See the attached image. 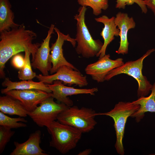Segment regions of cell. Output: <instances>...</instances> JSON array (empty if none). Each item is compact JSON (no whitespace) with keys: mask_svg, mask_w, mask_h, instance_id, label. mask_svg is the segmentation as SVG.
Segmentation results:
<instances>
[{"mask_svg":"<svg viewBox=\"0 0 155 155\" xmlns=\"http://www.w3.org/2000/svg\"><path fill=\"white\" fill-rule=\"evenodd\" d=\"M91 152V150L90 149H87L84 150L82 152H80L78 155H88L90 154Z\"/></svg>","mask_w":155,"mask_h":155,"instance_id":"obj_28","label":"cell"},{"mask_svg":"<svg viewBox=\"0 0 155 155\" xmlns=\"http://www.w3.org/2000/svg\"><path fill=\"white\" fill-rule=\"evenodd\" d=\"M140 106L132 102H119L109 112L98 113V115H106L112 117L114 122L116 140L115 147L117 153L121 155L124 154L123 139L125 125L128 118L139 109Z\"/></svg>","mask_w":155,"mask_h":155,"instance_id":"obj_6","label":"cell"},{"mask_svg":"<svg viewBox=\"0 0 155 155\" xmlns=\"http://www.w3.org/2000/svg\"><path fill=\"white\" fill-rule=\"evenodd\" d=\"M0 32V76L3 78L5 76V64L10 58L28 49L32 55V62L40 44L32 43L36 34L33 31L26 29L23 24Z\"/></svg>","mask_w":155,"mask_h":155,"instance_id":"obj_1","label":"cell"},{"mask_svg":"<svg viewBox=\"0 0 155 155\" xmlns=\"http://www.w3.org/2000/svg\"><path fill=\"white\" fill-rule=\"evenodd\" d=\"M26 123L27 121L23 117L11 118L0 112V125L10 129H16L20 127H25L27 125L23 123Z\"/></svg>","mask_w":155,"mask_h":155,"instance_id":"obj_23","label":"cell"},{"mask_svg":"<svg viewBox=\"0 0 155 155\" xmlns=\"http://www.w3.org/2000/svg\"><path fill=\"white\" fill-rule=\"evenodd\" d=\"M54 98L52 96L46 98L34 110L28 113V115L38 126L47 127L57 119L60 113L69 107L63 103H56Z\"/></svg>","mask_w":155,"mask_h":155,"instance_id":"obj_7","label":"cell"},{"mask_svg":"<svg viewBox=\"0 0 155 155\" xmlns=\"http://www.w3.org/2000/svg\"><path fill=\"white\" fill-rule=\"evenodd\" d=\"M25 63L23 67L19 69L18 72V78L22 80H32L36 77L35 72L33 71L30 63V56L31 54L30 51L28 49L25 51Z\"/></svg>","mask_w":155,"mask_h":155,"instance_id":"obj_21","label":"cell"},{"mask_svg":"<svg viewBox=\"0 0 155 155\" xmlns=\"http://www.w3.org/2000/svg\"><path fill=\"white\" fill-rule=\"evenodd\" d=\"M110 57L109 54L105 55L99 58L96 62L88 65L84 69L86 73L97 82H103L105 81V77L111 71L124 63L121 58L114 60L111 59Z\"/></svg>","mask_w":155,"mask_h":155,"instance_id":"obj_11","label":"cell"},{"mask_svg":"<svg viewBox=\"0 0 155 155\" xmlns=\"http://www.w3.org/2000/svg\"><path fill=\"white\" fill-rule=\"evenodd\" d=\"M97 115L98 113L91 108L82 107L80 108L77 106H72L60 113L57 119L62 124L85 133L94 129L97 124L95 117Z\"/></svg>","mask_w":155,"mask_h":155,"instance_id":"obj_4","label":"cell"},{"mask_svg":"<svg viewBox=\"0 0 155 155\" xmlns=\"http://www.w3.org/2000/svg\"><path fill=\"white\" fill-rule=\"evenodd\" d=\"M115 18L114 17L109 18L106 15H103L95 18L97 22L102 23L104 26L100 33L104 40V43L102 48L96 56L99 57V58L102 57L106 55V48L114 39L115 36L119 35L120 30L117 27L115 23Z\"/></svg>","mask_w":155,"mask_h":155,"instance_id":"obj_16","label":"cell"},{"mask_svg":"<svg viewBox=\"0 0 155 155\" xmlns=\"http://www.w3.org/2000/svg\"><path fill=\"white\" fill-rule=\"evenodd\" d=\"M116 2L115 7L117 8L124 9L126 5L135 3L140 7L142 13H146L147 11V7L144 0H117Z\"/></svg>","mask_w":155,"mask_h":155,"instance_id":"obj_25","label":"cell"},{"mask_svg":"<svg viewBox=\"0 0 155 155\" xmlns=\"http://www.w3.org/2000/svg\"><path fill=\"white\" fill-rule=\"evenodd\" d=\"M36 77L40 82L49 84H53L56 80L61 81L64 85L75 84L80 87L86 86L88 84L86 76L78 70L66 65L60 67L54 74L46 76L40 74L36 75Z\"/></svg>","mask_w":155,"mask_h":155,"instance_id":"obj_8","label":"cell"},{"mask_svg":"<svg viewBox=\"0 0 155 155\" xmlns=\"http://www.w3.org/2000/svg\"><path fill=\"white\" fill-rule=\"evenodd\" d=\"M0 97V111L3 113L10 115H16L26 117L28 112L21 102L11 97L6 95Z\"/></svg>","mask_w":155,"mask_h":155,"instance_id":"obj_18","label":"cell"},{"mask_svg":"<svg viewBox=\"0 0 155 155\" xmlns=\"http://www.w3.org/2000/svg\"><path fill=\"white\" fill-rule=\"evenodd\" d=\"M54 30L57 35V38L54 43L51 44V48L50 60L52 64L50 71V73H55L59 68L63 65H66L73 69L78 70L73 65L68 62L64 57L63 53L62 46L64 41L70 42L73 47L75 46L76 42L75 39L72 38L69 34L65 35L60 31L57 28L55 27Z\"/></svg>","mask_w":155,"mask_h":155,"instance_id":"obj_9","label":"cell"},{"mask_svg":"<svg viewBox=\"0 0 155 155\" xmlns=\"http://www.w3.org/2000/svg\"><path fill=\"white\" fill-rule=\"evenodd\" d=\"M59 80L53 81L52 84L47 85L52 92V96L59 101L65 104L69 107L72 106L73 101L67 96L79 94H90L94 95L98 91L97 88L90 89L76 88L65 86Z\"/></svg>","mask_w":155,"mask_h":155,"instance_id":"obj_12","label":"cell"},{"mask_svg":"<svg viewBox=\"0 0 155 155\" xmlns=\"http://www.w3.org/2000/svg\"></svg>","mask_w":155,"mask_h":155,"instance_id":"obj_29","label":"cell"},{"mask_svg":"<svg viewBox=\"0 0 155 155\" xmlns=\"http://www.w3.org/2000/svg\"><path fill=\"white\" fill-rule=\"evenodd\" d=\"M87 8L81 6L78 10V13L74 16L77 21V33L75 40L77 45L75 51L77 54L86 58L96 56L102 48L103 43L99 40L92 38L85 22Z\"/></svg>","mask_w":155,"mask_h":155,"instance_id":"obj_3","label":"cell"},{"mask_svg":"<svg viewBox=\"0 0 155 155\" xmlns=\"http://www.w3.org/2000/svg\"><path fill=\"white\" fill-rule=\"evenodd\" d=\"M115 22L120 30V45L116 52L118 54H127L129 45L127 39L128 32L129 30L135 27V23L133 18L129 17L127 13L120 12L116 15Z\"/></svg>","mask_w":155,"mask_h":155,"instance_id":"obj_14","label":"cell"},{"mask_svg":"<svg viewBox=\"0 0 155 155\" xmlns=\"http://www.w3.org/2000/svg\"><path fill=\"white\" fill-rule=\"evenodd\" d=\"M5 94L19 101L29 113L34 110L38 106L37 105L44 100L52 96V93L35 89L13 90Z\"/></svg>","mask_w":155,"mask_h":155,"instance_id":"obj_10","label":"cell"},{"mask_svg":"<svg viewBox=\"0 0 155 155\" xmlns=\"http://www.w3.org/2000/svg\"><path fill=\"white\" fill-rule=\"evenodd\" d=\"M9 0H0V32L9 30L19 24L14 21V13Z\"/></svg>","mask_w":155,"mask_h":155,"instance_id":"obj_20","label":"cell"},{"mask_svg":"<svg viewBox=\"0 0 155 155\" xmlns=\"http://www.w3.org/2000/svg\"><path fill=\"white\" fill-rule=\"evenodd\" d=\"M51 140L50 146L65 154L75 148L82 137V132L71 126L54 121L46 127Z\"/></svg>","mask_w":155,"mask_h":155,"instance_id":"obj_2","label":"cell"},{"mask_svg":"<svg viewBox=\"0 0 155 155\" xmlns=\"http://www.w3.org/2000/svg\"><path fill=\"white\" fill-rule=\"evenodd\" d=\"M55 25L51 24L48 32L47 35L38 49L35 55L34 59L31 63L34 69H37L46 76L49 75V71L52 67L51 61L49 46L50 40L52 34H54Z\"/></svg>","mask_w":155,"mask_h":155,"instance_id":"obj_13","label":"cell"},{"mask_svg":"<svg viewBox=\"0 0 155 155\" xmlns=\"http://www.w3.org/2000/svg\"><path fill=\"white\" fill-rule=\"evenodd\" d=\"M2 85L6 88L1 90L2 94L13 90H25L28 89H39L49 93L52 91L47 84L41 82H35L32 80L28 81L22 80L20 82H12L8 78H5L2 83Z\"/></svg>","mask_w":155,"mask_h":155,"instance_id":"obj_17","label":"cell"},{"mask_svg":"<svg viewBox=\"0 0 155 155\" xmlns=\"http://www.w3.org/2000/svg\"><path fill=\"white\" fill-rule=\"evenodd\" d=\"M151 90L152 92L148 96H141L136 100L132 102L140 106L139 108L133 113L131 117L135 118L137 122H140L147 112L155 113V82L152 85Z\"/></svg>","mask_w":155,"mask_h":155,"instance_id":"obj_19","label":"cell"},{"mask_svg":"<svg viewBox=\"0 0 155 155\" xmlns=\"http://www.w3.org/2000/svg\"><path fill=\"white\" fill-rule=\"evenodd\" d=\"M11 129L2 126H0V154L4 150L7 144L14 134L15 131Z\"/></svg>","mask_w":155,"mask_h":155,"instance_id":"obj_24","label":"cell"},{"mask_svg":"<svg viewBox=\"0 0 155 155\" xmlns=\"http://www.w3.org/2000/svg\"><path fill=\"white\" fill-rule=\"evenodd\" d=\"M155 51L154 49L149 50L142 57L134 61H128L122 65L111 71L105 77L104 80L108 81L115 76L121 74H125L135 79L137 82L138 87L137 95L139 97L145 96L151 90L152 85L142 73L144 59Z\"/></svg>","mask_w":155,"mask_h":155,"instance_id":"obj_5","label":"cell"},{"mask_svg":"<svg viewBox=\"0 0 155 155\" xmlns=\"http://www.w3.org/2000/svg\"><path fill=\"white\" fill-rule=\"evenodd\" d=\"M41 132L37 130L30 134L25 142L20 143L14 142L15 148L10 155H48L40 147Z\"/></svg>","mask_w":155,"mask_h":155,"instance_id":"obj_15","label":"cell"},{"mask_svg":"<svg viewBox=\"0 0 155 155\" xmlns=\"http://www.w3.org/2000/svg\"><path fill=\"white\" fill-rule=\"evenodd\" d=\"M78 2L82 6L91 7L93 13L96 16L100 14L102 10H106L108 6V0H78Z\"/></svg>","mask_w":155,"mask_h":155,"instance_id":"obj_22","label":"cell"},{"mask_svg":"<svg viewBox=\"0 0 155 155\" xmlns=\"http://www.w3.org/2000/svg\"><path fill=\"white\" fill-rule=\"evenodd\" d=\"M11 63L15 68L20 69L23 67L24 64V58L21 54H17L13 56Z\"/></svg>","mask_w":155,"mask_h":155,"instance_id":"obj_26","label":"cell"},{"mask_svg":"<svg viewBox=\"0 0 155 155\" xmlns=\"http://www.w3.org/2000/svg\"><path fill=\"white\" fill-rule=\"evenodd\" d=\"M146 6L150 9L155 15V0H144Z\"/></svg>","mask_w":155,"mask_h":155,"instance_id":"obj_27","label":"cell"}]
</instances>
